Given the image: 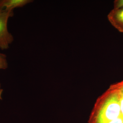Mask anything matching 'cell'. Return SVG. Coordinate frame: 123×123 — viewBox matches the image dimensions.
Here are the masks:
<instances>
[{
	"label": "cell",
	"mask_w": 123,
	"mask_h": 123,
	"mask_svg": "<svg viewBox=\"0 0 123 123\" xmlns=\"http://www.w3.org/2000/svg\"><path fill=\"white\" fill-rule=\"evenodd\" d=\"M103 101L99 114L98 123H108L121 116L119 93L115 84L101 97Z\"/></svg>",
	"instance_id": "1"
},
{
	"label": "cell",
	"mask_w": 123,
	"mask_h": 123,
	"mask_svg": "<svg viewBox=\"0 0 123 123\" xmlns=\"http://www.w3.org/2000/svg\"><path fill=\"white\" fill-rule=\"evenodd\" d=\"M8 64L6 56L0 53V69H6L8 68Z\"/></svg>",
	"instance_id": "6"
},
{
	"label": "cell",
	"mask_w": 123,
	"mask_h": 123,
	"mask_svg": "<svg viewBox=\"0 0 123 123\" xmlns=\"http://www.w3.org/2000/svg\"><path fill=\"white\" fill-rule=\"evenodd\" d=\"M115 84L119 93L121 114L123 118V81Z\"/></svg>",
	"instance_id": "5"
},
{
	"label": "cell",
	"mask_w": 123,
	"mask_h": 123,
	"mask_svg": "<svg viewBox=\"0 0 123 123\" xmlns=\"http://www.w3.org/2000/svg\"><path fill=\"white\" fill-rule=\"evenodd\" d=\"M32 2L31 0H0V12L13 11L15 8L22 7Z\"/></svg>",
	"instance_id": "4"
},
{
	"label": "cell",
	"mask_w": 123,
	"mask_h": 123,
	"mask_svg": "<svg viewBox=\"0 0 123 123\" xmlns=\"http://www.w3.org/2000/svg\"><path fill=\"white\" fill-rule=\"evenodd\" d=\"M108 123H123V118L121 116Z\"/></svg>",
	"instance_id": "8"
},
{
	"label": "cell",
	"mask_w": 123,
	"mask_h": 123,
	"mask_svg": "<svg viewBox=\"0 0 123 123\" xmlns=\"http://www.w3.org/2000/svg\"><path fill=\"white\" fill-rule=\"evenodd\" d=\"M123 7V0H118L114 1V8L119 9Z\"/></svg>",
	"instance_id": "7"
},
{
	"label": "cell",
	"mask_w": 123,
	"mask_h": 123,
	"mask_svg": "<svg viewBox=\"0 0 123 123\" xmlns=\"http://www.w3.org/2000/svg\"><path fill=\"white\" fill-rule=\"evenodd\" d=\"M108 17L111 24L119 31L123 32V7L113 9Z\"/></svg>",
	"instance_id": "3"
},
{
	"label": "cell",
	"mask_w": 123,
	"mask_h": 123,
	"mask_svg": "<svg viewBox=\"0 0 123 123\" xmlns=\"http://www.w3.org/2000/svg\"><path fill=\"white\" fill-rule=\"evenodd\" d=\"M13 15V11L0 12V49L2 50L9 49V45L14 41L13 36L7 28L8 19Z\"/></svg>",
	"instance_id": "2"
},
{
	"label": "cell",
	"mask_w": 123,
	"mask_h": 123,
	"mask_svg": "<svg viewBox=\"0 0 123 123\" xmlns=\"http://www.w3.org/2000/svg\"><path fill=\"white\" fill-rule=\"evenodd\" d=\"M3 91V89L1 87V84L0 83V101L2 99V94Z\"/></svg>",
	"instance_id": "9"
}]
</instances>
